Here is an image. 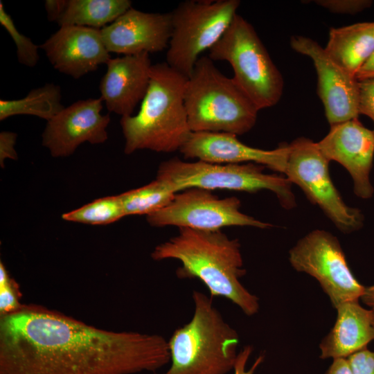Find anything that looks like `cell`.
<instances>
[{
	"label": "cell",
	"instance_id": "4316f807",
	"mask_svg": "<svg viewBox=\"0 0 374 374\" xmlns=\"http://www.w3.org/2000/svg\"><path fill=\"white\" fill-rule=\"evenodd\" d=\"M20 294L18 284L11 278L0 285V315L12 312L21 305Z\"/></svg>",
	"mask_w": 374,
	"mask_h": 374
},
{
	"label": "cell",
	"instance_id": "d6a6232c",
	"mask_svg": "<svg viewBox=\"0 0 374 374\" xmlns=\"http://www.w3.org/2000/svg\"><path fill=\"white\" fill-rule=\"evenodd\" d=\"M325 374H353L347 358L333 359Z\"/></svg>",
	"mask_w": 374,
	"mask_h": 374
},
{
	"label": "cell",
	"instance_id": "5b68a950",
	"mask_svg": "<svg viewBox=\"0 0 374 374\" xmlns=\"http://www.w3.org/2000/svg\"><path fill=\"white\" fill-rule=\"evenodd\" d=\"M184 103L192 132L242 135L253 127L259 111L208 56L199 58L188 78Z\"/></svg>",
	"mask_w": 374,
	"mask_h": 374
},
{
	"label": "cell",
	"instance_id": "9a60e30c",
	"mask_svg": "<svg viewBox=\"0 0 374 374\" xmlns=\"http://www.w3.org/2000/svg\"><path fill=\"white\" fill-rule=\"evenodd\" d=\"M59 72L79 79L110 60L101 29L63 26L40 46Z\"/></svg>",
	"mask_w": 374,
	"mask_h": 374
},
{
	"label": "cell",
	"instance_id": "4dcf8cb0",
	"mask_svg": "<svg viewBox=\"0 0 374 374\" xmlns=\"http://www.w3.org/2000/svg\"><path fill=\"white\" fill-rule=\"evenodd\" d=\"M17 134L10 131H2L0 133V164L3 168L6 159H17V154L15 149Z\"/></svg>",
	"mask_w": 374,
	"mask_h": 374
},
{
	"label": "cell",
	"instance_id": "277c9868",
	"mask_svg": "<svg viewBox=\"0 0 374 374\" xmlns=\"http://www.w3.org/2000/svg\"><path fill=\"white\" fill-rule=\"evenodd\" d=\"M192 298L193 317L169 339L171 365L161 374H226L238 354V334L207 295L194 290Z\"/></svg>",
	"mask_w": 374,
	"mask_h": 374
},
{
	"label": "cell",
	"instance_id": "3957f363",
	"mask_svg": "<svg viewBox=\"0 0 374 374\" xmlns=\"http://www.w3.org/2000/svg\"><path fill=\"white\" fill-rule=\"evenodd\" d=\"M187 80L166 62L152 64L139 111L120 121L125 154L140 150L163 153L180 150L192 134L184 103Z\"/></svg>",
	"mask_w": 374,
	"mask_h": 374
},
{
	"label": "cell",
	"instance_id": "ba28073f",
	"mask_svg": "<svg viewBox=\"0 0 374 374\" xmlns=\"http://www.w3.org/2000/svg\"><path fill=\"white\" fill-rule=\"evenodd\" d=\"M238 0H187L171 12L172 34L166 63L188 78L204 51L209 50L229 26Z\"/></svg>",
	"mask_w": 374,
	"mask_h": 374
},
{
	"label": "cell",
	"instance_id": "484cf974",
	"mask_svg": "<svg viewBox=\"0 0 374 374\" xmlns=\"http://www.w3.org/2000/svg\"><path fill=\"white\" fill-rule=\"evenodd\" d=\"M314 2L332 13L354 15L371 6V0H316Z\"/></svg>",
	"mask_w": 374,
	"mask_h": 374
},
{
	"label": "cell",
	"instance_id": "4fadbf2b",
	"mask_svg": "<svg viewBox=\"0 0 374 374\" xmlns=\"http://www.w3.org/2000/svg\"><path fill=\"white\" fill-rule=\"evenodd\" d=\"M102 98H88L64 107L47 121L42 135V145L52 157L73 154L83 143L100 144L108 139L110 114H102Z\"/></svg>",
	"mask_w": 374,
	"mask_h": 374
},
{
	"label": "cell",
	"instance_id": "8fae6325",
	"mask_svg": "<svg viewBox=\"0 0 374 374\" xmlns=\"http://www.w3.org/2000/svg\"><path fill=\"white\" fill-rule=\"evenodd\" d=\"M240 205L236 197L220 198L209 190L190 188L177 193L168 206L147 215L146 220L152 226H174L202 231L235 226H271L242 213Z\"/></svg>",
	"mask_w": 374,
	"mask_h": 374
},
{
	"label": "cell",
	"instance_id": "7c38bea8",
	"mask_svg": "<svg viewBox=\"0 0 374 374\" xmlns=\"http://www.w3.org/2000/svg\"><path fill=\"white\" fill-rule=\"evenodd\" d=\"M290 45L296 52L311 58L317 74V93L330 125L358 118V80L337 64L312 39L294 35Z\"/></svg>",
	"mask_w": 374,
	"mask_h": 374
},
{
	"label": "cell",
	"instance_id": "603a6c76",
	"mask_svg": "<svg viewBox=\"0 0 374 374\" xmlns=\"http://www.w3.org/2000/svg\"><path fill=\"white\" fill-rule=\"evenodd\" d=\"M177 192L168 184L156 178L149 184L119 195L126 215H145L168 206Z\"/></svg>",
	"mask_w": 374,
	"mask_h": 374
},
{
	"label": "cell",
	"instance_id": "8992f818",
	"mask_svg": "<svg viewBox=\"0 0 374 374\" xmlns=\"http://www.w3.org/2000/svg\"><path fill=\"white\" fill-rule=\"evenodd\" d=\"M213 61H226L233 80L258 109L276 105L284 81L252 25L236 14L220 39L208 50Z\"/></svg>",
	"mask_w": 374,
	"mask_h": 374
},
{
	"label": "cell",
	"instance_id": "d4e9b609",
	"mask_svg": "<svg viewBox=\"0 0 374 374\" xmlns=\"http://www.w3.org/2000/svg\"><path fill=\"white\" fill-rule=\"evenodd\" d=\"M0 24L6 30L16 46L19 63L28 67L36 66L39 59L38 49L40 47L34 44L30 38L19 31L11 16L5 10L1 1H0Z\"/></svg>",
	"mask_w": 374,
	"mask_h": 374
},
{
	"label": "cell",
	"instance_id": "5bb4252c",
	"mask_svg": "<svg viewBox=\"0 0 374 374\" xmlns=\"http://www.w3.org/2000/svg\"><path fill=\"white\" fill-rule=\"evenodd\" d=\"M318 145L329 161L339 163L348 170L358 197H372L374 189L369 175L374 157L373 130L364 127L358 118H353L330 125Z\"/></svg>",
	"mask_w": 374,
	"mask_h": 374
},
{
	"label": "cell",
	"instance_id": "d590c367",
	"mask_svg": "<svg viewBox=\"0 0 374 374\" xmlns=\"http://www.w3.org/2000/svg\"><path fill=\"white\" fill-rule=\"evenodd\" d=\"M373 131H374V130H373Z\"/></svg>",
	"mask_w": 374,
	"mask_h": 374
},
{
	"label": "cell",
	"instance_id": "e575fe53",
	"mask_svg": "<svg viewBox=\"0 0 374 374\" xmlns=\"http://www.w3.org/2000/svg\"><path fill=\"white\" fill-rule=\"evenodd\" d=\"M361 299L371 310L374 311V285L366 287Z\"/></svg>",
	"mask_w": 374,
	"mask_h": 374
},
{
	"label": "cell",
	"instance_id": "f1b7e54d",
	"mask_svg": "<svg viewBox=\"0 0 374 374\" xmlns=\"http://www.w3.org/2000/svg\"><path fill=\"white\" fill-rule=\"evenodd\" d=\"M347 359L353 374H374V352L364 348Z\"/></svg>",
	"mask_w": 374,
	"mask_h": 374
},
{
	"label": "cell",
	"instance_id": "f546056e",
	"mask_svg": "<svg viewBox=\"0 0 374 374\" xmlns=\"http://www.w3.org/2000/svg\"><path fill=\"white\" fill-rule=\"evenodd\" d=\"M253 351V348L250 345L245 346L238 354L236 361L233 367V374H254L258 367L264 359L262 355H260L249 368H247V362Z\"/></svg>",
	"mask_w": 374,
	"mask_h": 374
},
{
	"label": "cell",
	"instance_id": "e0dca14e",
	"mask_svg": "<svg viewBox=\"0 0 374 374\" xmlns=\"http://www.w3.org/2000/svg\"><path fill=\"white\" fill-rule=\"evenodd\" d=\"M227 133L192 132L179 152L186 159L220 163H253L285 175L289 145L266 150L241 142Z\"/></svg>",
	"mask_w": 374,
	"mask_h": 374
},
{
	"label": "cell",
	"instance_id": "2e32d148",
	"mask_svg": "<svg viewBox=\"0 0 374 374\" xmlns=\"http://www.w3.org/2000/svg\"><path fill=\"white\" fill-rule=\"evenodd\" d=\"M101 33L109 53L128 55L161 52L168 48L170 39L171 12H145L132 7Z\"/></svg>",
	"mask_w": 374,
	"mask_h": 374
},
{
	"label": "cell",
	"instance_id": "7402d4cb",
	"mask_svg": "<svg viewBox=\"0 0 374 374\" xmlns=\"http://www.w3.org/2000/svg\"><path fill=\"white\" fill-rule=\"evenodd\" d=\"M61 99V88L53 83L33 89L20 99H1L0 121L16 115H31L48 121L64 108Z\"/></svg>",
	"mask_w": 374,
	"mask_h": 374
},
{
	"label": "cell",
	"instance_id": "83f0119b",
	"mask_svg": "<svg viewBox=\"0 0 374 374\" xmlns=\"http://www.w3.org/2000/svg\"><path fill=\"white\" fill-rule=\"evenodd\" d=\"M359 114L369 117L374 122V78L358 80Z\"/></svg>",
	"mask_w": 374,
	"mask_h": 374
},
{
	"label": "cell",
	"instance_id": "ac0fdd59",
	"mask_svg": "<svg viewBox=\"0 0 374 374\" xmlns=\"http://www.w3.org/2000/svg\"><path fill=\"white\" fill-rule=\"evenodd\" d=\"M106 65L99 86L100 98L109 112L132 116L149 87L152 66L149 53L111 58Z\"/></svg>",
	"mask_w": 374,
	"mask_h": 374
},
{
	"label": "cell",
	"instance_id": "7a4b0ae2",
	"mask_svg": "<svg viewBox=\"0 0 374 374\" xmlns=\"http://www.w3.org/2000/svg\"><path fill=\"white\" fill-rule=\"evenodd\" d=\"M151 257L154 260H179L178 278L199 279L211 296L229 300L247 316L258 312V298L240 280L246 274L240 242L220 230L179 228L177 235L154 248Z\"/></svg>",
	"mask_w": 374,
	"mask_h": 374
},
{
	"label": "cell",
	"instance_id": "30bf717a",
	"mask_svg": "<svg viewBox=\"0 0 374 374\" xmlns=\"http://www.w3.org/2000/svg\"><path fill=\"white\" fill-rule=\"evenodd\" d=\"M292 267L314 278L335 308L359 301L366 287L354 276L337 238L323 230H314L289 251Z\"/></svg>",
	"mask_w": 374,
	"mask_h": 374
},
{
	"label": "cell",
	"instance_id": "ffe728a7",
	"mask_svg": "<svg viewBox=\"0 0 374 374\" xmlns=\"http://www.w3.org/2000/svg\"><path fill=\"white\" fill-rule=\"evenodd\" d=\"M324 49L337 64L356 77L374 53V22L332 28Z\"/></svg>",
	"mask_w": 374,
	"mask_h": 374
},
{
	"label": "cell",
	"instance_id": "cb8c5ba5",
	"mask_svg": "<svg viewBox=\"0 0 374 374\" xmlns=\"http://www.w3.org/2000/svg\"><path fill=\"white\" fill-rule=\"evenodd\" d=\"M118 195L96 199L78 208L63 213L64 220L89 225H107L125 217Z\"/></svg>",
	"mask_w": 374,
	"mask_h": 374
},
{
	"label": "cell",
	"instance_id": "1f68e13d",
	"mask_svg": "<svg viewBox=\"0 0 374 374\" xmlns=\"http://www.w3.org/2000/svg\"><path fill=\"white\" fill-rule=\"evenodd\" d=\"M66 3L67 0H46L44 8L48 20L57 23L66 8Z\"/></svg>",
	"mask_w": 374,
	"mask_h": 374
},
{
	"label": "cell",
	"instance_id": "6da1fadb",
	"mask_svg": "<svg viewBox=\"0 0 374 374\" xmlns=\"http://www.w3.org/2000/svg\"><path fill=\"white\" fill-rule=\"evenodd\" d=\"M170 361L159 335L106 330L36 304L0 315V374H134Z\"/></svg>",
	"mask_w": 374,
	"mask_h": 374
},
{
	"label": "cell",
	"instance_id": "d6986e66",
	"mask_svg": "<svg viewBox=\"0 0 374 374\" xmlns=\"http://www.w3.org/2000/svg\"><path fill=\"white\" fill-rule=\"evenodd\" d=\"M335 309V325L319 344L322 359L348 358L374 340L373 310L363 308L359 301L344 303Z\"/></svg>",
	"mask_w": 374,
	"mask_h": 374
},
{
	"label": "cell",
	"instance_id": "836d02e7",
	"mask_svg": "<svg viewBox=\"0 0 374 374\" xmlns=\"http://www.w3.org/2000/svg\"><path fill=\"white\" fill-rule=\"evenodd\" d=\"M374 78V53L356 74L357 80Z\"/></svg>",
	"mask_w": 374,
	"mask_h": 374
},
{
	"label": "cell",
	"instance_id": "9c48e42d",
	"mask_svg": "<svg viewBox=\"0 0 374 374\" xmlns=\"http://www.w3.org/2000/svg\"><path fill=\"white\" fill-rule=\"evenodd\" d=\"M288 145L285 173L287 179L298 185L309 200L318 205L341 232L348 233L360 229L364 224V215L342 199L330 176V161L318 143L301 136Z\"/></svg>",
	"mask_w": 374,
	"mask_h": 374
},
{
	"label": "cell",
	"instance_id": "44dd1931",
	"mask_svg": "<svg viewBox=\"0 0 374 374\" xmlns=\"http://www.w3.org/2000/svg\"><path fill=\"white\" fill-rule=\"evenodd\" d=\"M132 3L130 0H67L57 24L102 29L132 8Z\"/></svg>",
	"mask_w": 374,
	"mask_h": 374
},
{
	"label": "cell",
	"instance_id": "52a82bcc",
	"mask_svg": "<svg viewBox=\"0 0 374 374\" xmlns=\"http://www.w3.org/2000/svg\"><path fill=\"white\" fill-rule=\"evenodd\" d=\"M264 168L253 163L188 162L175 157L159 165L156 178L168 184L177 193L190 188L247 193L268 190L276 195L284 208H294L292 182L285 176L264 173Z\"/></svg>",
	"mask_w": 374,
	"mask_h": 374
}]
</instances>
